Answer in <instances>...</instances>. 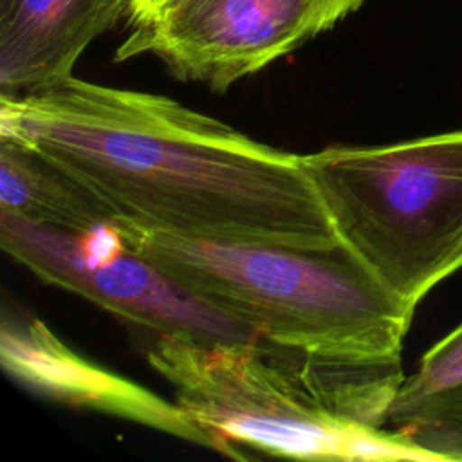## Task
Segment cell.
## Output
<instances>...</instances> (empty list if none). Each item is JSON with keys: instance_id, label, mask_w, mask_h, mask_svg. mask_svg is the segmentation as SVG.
<instances>
[{"instance_id": "6da1fadb", "label": "cell", "mask_w": 462, "mask_h": 462, "mask_svg": "<svg viewBox=\"0 0 462 462\" xmlns=\"http://www.w3.org/2000/svg\"><path fill=\"white\" fill-rule=\"evenodd\" d=\"M0 135L72 177L110 224L307 249L343 244L301 155L161 94L70 76L0 96Z\"/></svg>"}, {"instance_id": "7a4b0ae2", "label": "cell", "mask_w": 462, "mask_h": 462, "mask_svg": "<svg viewBox=\"0 0 462 462\" xmlns=\"http://www.w3.org/2000/svg\"><path fill=\"white\" fill-rule=\"evenodd\" d=\"M112 226L132 251L251 330L274 361L341 413L386 424L415 309L343 244L307 249Z\"/></svg>"}, {"instance_id": "3957f363", "label": "cell", "mask_w": 462, "mask_h": 462, "mask_svg": "<svg viewBox=\"0 0 462 462\" xmlns=\"http://www.w3.org/2000/svg\"><path fill=\"white\" fill-rule=\"evenodd\" d=\"M343 245L415 309L462 269V130L301 155Z\"/></svg>"}, {"instance_id": "277c9868", "label": "cell", "mask_w": 462, "mask_h": 462, "mask_svg": "<svg viewBox=\"0 0 462 462\" xmlns=\"http://www.w3.org/2000/svg\"><path fill=\"white\" fill-rule=\"evenodd\" d=\"M146 357L173 388L175 402L238 451L247 446L303 460H430L399 431L341 413L258 341L153 336Z\"/></svg>"}, {"instance_id": "5b68a950", "label": "cell", "mask_w": 462, "mask_h": 462, "mask_svg": "<svg viewBox=\"0 0 462 462\" xmlns=\"http://www.w3.org/2000/svg\"><path fill=\"white\" fill-rule=\"evenodd\" d=\"M0 245L45 283L70 291L152 336L258 341L242 323L132 251L110 222L67 233L0 213Z\"/></svg>"}, {"instance_id": "8992f818", "label": "cell", "mask_w": 462, "mask_h": 462, "mask_svg": "<svg viewBox=\"0 0 462 462\" xmlns=\"http://www.w3.org/2000/svg\"><path fill=\"white\" fill-rule=\"evenodd\" d=\"M365 0H170L132 25L116 51L125 61L150 54L171 76L227 90L291 54Z\"/></svg>"}, {"instance_id": "52a82bcc", "label": "cell", "mask_w": 462, "mask_h": 462, "mask_svg": "<svg viewBox=\"0 0 462 462\" xmlns=\"http://www.w3.org/2000/svg\"><path fill=\"white\" fill-rule=\"evenodd\" d=\"M0 359L11 377L56 402L130 420L229 458L247 457L197 424L177 402L83 357L38 318L4 316Z\"/></svg>"}, {"instance_id": "ba28073f", "label": "cell", "mask_w": 462, "mask_h": 462, "mask_svg": "<svg viewBox=\"0 0 462 462\" xmlns=\"http://www.w3.org/2000/svg\"><path fill=\"white\" fill-rule=\"evenodd\" d=\"M135 0H0V96L72 76L83 51L130 18Z\"/></svg>"}, {"instance_id": "9c48e42d", "label": "cell", "mask_w": 462, "mask_h": 462, "mask_svg": "<svg viewBox=\"0 0 462 462\" xmlns=\"http://www.w3.org/2000/svg\"><path fill=\"white\" fill-rule=\"evenodd\" d=\"M0 213L67 233L110 222L103 206L72 177L9 135H0Z\"/></svg>"}, {"instance_id": "30bf717a", "label": "cell", "mask_w": 462, "mask_h": 462, "mask_svg": "<svg viewBox=\"0 0 462 462\" xmlns=\"http://www.w3.org/2000/svg\"><path fill=\"white\" fill-rule=\"evenodd\" d=\"M386 424L430 460L462 462V384L413 406L392 410Z\"/></svg>"}, {"instance_id": "8fae6325", "label": "cell", "mask_w": 462, "mask_h": 462, "mask_svg": "<svg viewBox=\"0 0 462 462\" xmlns=\"http://www.w3.org/2000/svg\"><path fill=\"white\" fill-rule=\"evenodd\" d=\"M462 384V323L435 343L420 359L417 370L404 377L390 410L413 406L440 392Z\"/></svg>"}, {"instance_id": "7c38bea8", "label": "cell", "mask_w": 462, "mask_h": 462, "mask_svg": "<svg viewBox=\"0 0 462 462\" xmlns=\"http://www.w3.org/2000/svg\"><path fill=\"white\" fill-rule=\"evenodd\" d=\"M170 0H135L134 4V13L128 18L130 25H135L146 18H150L152 14H155L164 4H168Z\"/></svg>"}]
</instances>
